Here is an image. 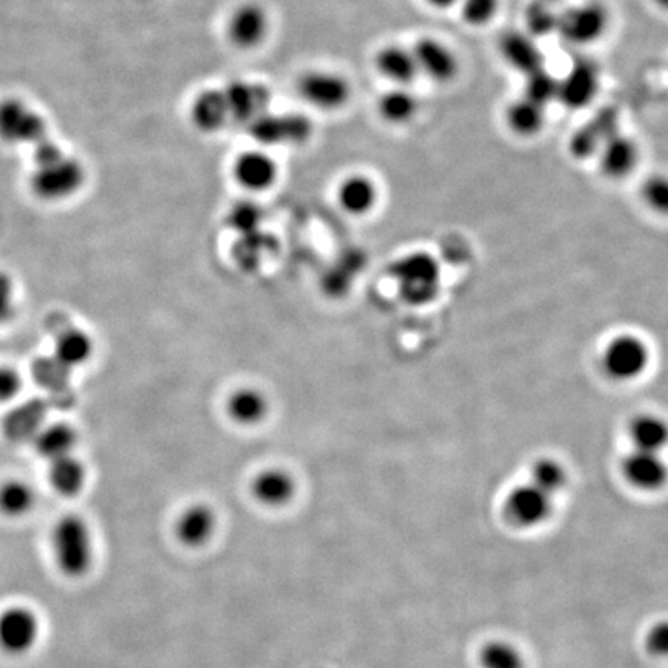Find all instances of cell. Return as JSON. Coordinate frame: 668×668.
Returning <instances> with one entry per match:
<instances>
[{"instance_id":"cell-25","label":"cell","mask_w":668,"mask_h":668,"mask_svg":"<svg viewBox=\"0 0 668 668\" xmlns=\"http://www.w3.org/2000/svg\"><path fill=\"white\" fill-rule=\"evenodd\" d=\"M378 113L384 123L390 126H403L415 118L418 113V101L409 90L396 87L379 96Z\"/></svg>"},{"instance_id":"cell-24","label":"cell","mask_w":668,"mask_h":668,"mask_svg":"<svg viewBox=\"0 0 668 668\" xmlns=\"http://www.w3.org/2000/svg\"><path fill=\"white\" fill-rule=\"evenodd\" d=\"M214 529V512L203 505L192 506L183 512L177 525L178 537L188 546H202L211 539Z\"/></svg>"},{"instance_id":"cell-43","label":"cell","mask_w":668,"mask_h":668,"mask_svg":"<svg viewBox=\"0 0 668 668\" xmlns=\"http://www.w3.org/2000/svg\"><path fill=\"white\" fill-rule=\"evenodd\" d=\"M668 644V631L665 624L658 625V627L651 630L650 636H648V647L656 655H664L667 651Z\"/></svg>"},{"instance_id":"cell-16","label":"cell","mask_w":668,"mask_h":668,"mask_svg":"<svg viewBox=\"0 0 668 668\" xmlns=\"http://www.w3.org/2000/svg\"><path fill=\"white\" fill-rule=\"evenodd\" d=\"M268 31V16L257 4L240 5L228 22V35L240 48L259 45Z\"/></svg>"},{"instance_id":"cell-27","label":"cell","mask_w":668,"mask_h":668,"mask_svg":"<svg viewBox=\"0 0 668 668\" xmlns=\"http://www.w3.org/2000/svg\"><path fill=\"white\" fill-rule=\"evenodd\" d=\"M545 120V107L532 103L525 96L512 103L506 112V124L519 137H536L545 127Z\"/></svg>"},{"instance_id":"cell-32","label":"cell","mask_w":668,"mask_h":668,"mask_svg":"<svg viewBox=\"0 0 668 668\" xmlns=\"http://www.w3.org/2000/svg\"><path fill=\"white\" fill-rule=\"evenodd\" d=\"M557 95H559V79L545 67L526 76L525 98L531 99L532 103L546 109V106L557 101Z\"/></svg>"},{"instance_id":"cell-5","label":"cell","mask_w":668,"mask_h":668,"mask_svg":"<svg viewBox=\"0 0 668 668\" xmlns=\"http://www.w3.org/2000/svg\"><path fill=\"white\" fill-rule=\"evenodd\" d=\"M607 28V10L597 2L576 5L557 16V33L574 45L593 44L604 36Z\"/></svg>"},{"instance_id":"cell-37","label":"cell","mask_w":668,"mask_h":668,"mask_svg":"<svg viewBox=\"0 0 668 668\" xmlns=\"http://www.w3.org/2000/svg\"><path fill=\"white\" fill-rule=\"evenodd\" d=\"M461 16L469 27H486L497 16L498 0H460Z\"/></svg>"},{"instance_id":"cell-11","label":"cell","mask_w":668,"mask_h":668,"mask_svg":"<svg viewBox=\"0 0 668 668\" xmlns=\"http://www.w3.org/2000/svg\"><path fill=\"white\" fill-rule=\"evenodd\" d=\"M416 69L430 81L447 84L457 76L458 59L443 42L435 38H421L412 48Z\"/></svg>"},{"instance_id":"cell-4","label":"cell","mask_w":668,"mask_h":668,"mask_svg":"<svg viewBox=\"0 0 668 668\" xmlns=\"http://www.w3.org/2000/svg\"><path fill=\"white\" fill-rule=\"evenodd\" d=\"M47 138V124L21 99L0 101V140L8 144H38Z\"/></svg>"},{"instance_id":"cell-28","label":"cell","mask_w":668,"mask_h":668,"mask_svg":"<svg viewBox=\"0 0 668 668\" xmlns=\"http://www.w3.org/2000/svg\"><path fill=\"white\" fill-rule=\"evenodd\" d=\"M50 463L52 466H50L48 478L55 491L64 497H75L86 483V471L81 461L73 455H67V457L58 458Z\"/></svg>"},{"instance_id":"cell-17","label":"cell","mask_w":668,"mask_h":668,"mask_svg":"<svg viewBox=\"0 0 668 668\" xmlns=\"http://www.w3.org/2000/svg\"><path fill=\"white\" fill-rule=\"evenodd\" d=\"M624 475L636 488L655 491L664 484L667 471L658 454L636 449L624 461Z\"/></svg>"},{"instance_id":"cell-21","label":"cell","mask_w":668,"mask_h":668,"mask_svg":"<svg viewBox=\"0 0 668 668\" xmlns=\"http://www.w3.org/2000/svg\"><path fill=\"white\" fill-rule=\"evenodd\" d=\"M296 484L288 472L268 469L257 475L253 484L254 497L266 506H283L293 498Z\"/></svg>"},{"instance_id":"cell-18","label":"cell","mask_w":668,"mask_h":668,"mask_svg":"<svg viewBox=\"0 0 668 668\" xmlns=\"http://www.w3.org/2000/svg\"><path fill=\"white\" fill-rule=\"evenodd\" d=\"M234 175L243 188L249 191H265L276 181L277 167L268 155L253 150L240 155L234 167Z\"/></svg>"},{"instance_id":"cell-14","label":"cell","mask_w":668,"mask_h":668,"mask_svg":"<svg viewBox=\"0 0 668 668\" xmlns=\"http://www.w3.org/2000/svg\"><path fill=\"white\" fill-rule=\"evenodd\" d=\"M599 166L605 177L622 180L636 169L639 163V147L630 137L616 132L600 147Z\"/></svg>"},{"instance_id":"cell-36","label":"cell","mask_w":668,"mask_h":668,"mask_svg":"<svg viewBox=\"0 0 668 668\" xmlns=\"http://www.w3.org/2000/svg\"><path fill=\"white\" fill-rule=\"evenodd\" d=\"M262 222V209L253 202H240L229 212V225L242 236L254 234Z\"/></svg>"},{"instance_id":"cell-12","label":"cell","mask_w":668,"mask_h":668,"mask_svg":"<svg viewBox=\"0 0 668 668\" xmlns=\"http://www.w3.org/2000/svg\"><path fill=\"white\" fill-rule=\"evenodd\" d=\"M222 92L228 106L229 118L249 123L260 113L268 112L270 90L260 84L234 81Z\"/></svg>"},{"instance_id":"cell-20","label":"cell","mask_w":668,"mask_h":668,"mask_svg":"<svg viewBox=\"0 0 668 668\" xmlns=\"http://www.w3.org/2000/svg\"><path fill=\"white\" fill-rule=\"evenodd\" d=\"M338 200L342 209L348 214H369L378 203V188L369 177L352 175L342 181Z\"/></svg>"},{"instance_id":"cell-29","label":"cell","mask_w":668,"mask_h":668,"mask_svg":"<svg viewBox=\"0 0 668 668\" xmlns=\"http://www.w3.org/2000/svg\"><path fill=\"white\" fill-rule=\"evenodd\" d=\"M93 352V342L86 331L72 328L59 336L55 345L56 359L65 367H78L89 361Z\"/></svg>"},{"instance_id":"cell-26","label":"cell","mask_w":668,"mask_h":668,"mask_svg":"<svg viewBox=\"0 0 668 668\" xmlns=\"http://www.w3.org/2000/svg\"><path fill=\"white\" fill-rule=\"evenodd\" d=\"M76 446V430L69 424H52L36 433L35 449L45 460L53 461L72 455Z\"/></svg>"},{"instance_id":"cell-13","label":"cell","mask_w":668,"mask_h":668,"mask_svg":"<svg viewBox=\"0 0 668 668\" xmlns=\"http://www.w3.org/2000/svg\"><path fill=\"white\" fill-rule=\"evenodd\" d=\"M617 132V112L614 109H604L597 112L593 120L580 127L570 141V152L577 160L597 155L605 141Z\"/></svg>"},{"instance_id":"cell-6","label":"cell","mask_w":668,"mask_h":668,"mask_svg":"<svg viewBox=\"0 0 668 668\" xmlns=\"http://www.w3.org/2000/svg\"><path fill=\"white\" fill-rule=\"evenodd\" d=\"M650 352L642 339L633 334L617 336L604 353V369L616 381H633L647 370Z\"/></svg>"},{"instance_id":"cell-38","label":"cell","mask_w":668,"mask_h":668,"mask_svg":"<svg viewBox=\"0 0 668 668\" xmlns=\"http://www.w3.org/2000/svg\"><path fill=\"white\" fill-rule=\"evenodd\" d=\"M282 120L285 143L300 144L311 137L313 124L307 116L299 115V113H287V115H282Z\"/></svg>"},{"instance_id":"cell-33","label":"cell","mask_w":668,"mask_h":668,"mask_svg":"<svg viewBox=\"0 0 668 668\" xmlns=\"http://www.w3.org/2000/svg\"><path fill=\"white\" fill-rule=\"evenodd\" d=\"M531 483L549 497H553L554 494L565 488V467L559 461L551 460V458L536 461L532 467Z\"/></svg>"},{"instance_id":"cell-3","label":"cell","mask_w":668,"mask_h":668,"mask_svg":"<svg viewBox=\"0 0 668 668\" xmlns=\"http://www.w3.org/2000/svg\"><path fill=\"white\" fill-rule=\"evenodd\" d=\"M53 549L61 571L78 577L86 573L93 559L89 528L79 517H64L53 532Z\"/></svg>"},{"instance_id":"cell-2","label":"cell","mask_w":668,"mask_h":668,"mask_svg":"<svg viewBox=\"0 0 668 668\" xmlns=\"http://www.w3.org/2000/svg\"><path fill=\"white\" fill-rule=\"evenodd\" d=\"M440 265L426 253L404 257L393 265L392 276L401 296L412 305H426L440 290Z\"/></svg>"},{"instance_id":"cell-10","label":"cell","mask_w":668,"mask_h":668,"mask_svg":"<svg viewBox=\"0 0 668 668\" xmlns=\"http://www.w3.org/2000/svg\"><path fill=\"white\" fill-rule=\"evenodd\" d=\"M39 638V621L33 611L11 607L0 614V648L10 655H24Z\"/></svg>"},{"instance_id":"cell-7","label":"cell","mask_w":668,"mask_h":668,"mask_svg":"<svg viewBox=\"0 0 668 668\" xmlns=\"http://www.w3.org/2000/svg\"><path fill=\"white\" fill-rule=\"evenodd\" d=\"M350 84L344 76L333 72L305 73L299 81V93L311 106L322 110H338L350 99Z\"/></svg>"},{"instance_id":"cell-30","label":"cell","mask_w":668,"mask_h":668,"mask_svg":"<svg viewBox=\"0 0 668 668\" xmlns=\"http://www.w3.org/2000/svg\"><path fill=\"white\" fill-rule=\"evenodd\" d=\"M36 494L21 480L5 481L0 486V512L7 517H22L35 508Z\"/></svg>"},{"instance_id":"cell-22","label":"cell","mask_w":668,"mask_h":668,"mask_svg":"<svg viewBox=\"0 0 668 668\" xmlns=\"http://www.w3.org/2000/svg\"><path fill=\"white\" fill-rule=\"evenodd\" d=\"M192 120L203 132L222 129L229 120L228 106L222 90H206L192 104Z\"/></svg>"},{"instance_id":"cell-39","label":"cell","mask_w":668,"mask_h":668,"mask_svg":"<svg viewBox=\"0 0 668 668\" xmlns=\"http://www.w3.org/2000/svg\"><path fill=\"white\" fill-rule=\"evenodd\" d=\"M526 22L529 28L528 35L536 38V36L548 35L551 31H556L557 16L543 5H532L526 14Z\"/></svg>"},{"instance_id":"cell-8","label":"cell","mask_w":668,"mask_h":668,"mask_svg":"<svg viewBox=\"0 0 668 668\" xmlns=\"http://www.w3.org/2000/svg\"><path fill=\"white\" fill-rule=\"evenodd\" d=\"M599 84L600 73L596 62L579 59L571 65L565 78L559 79L557 101H560L566 109H585L596 98Z\"/></svg>"},{"instance_id":"cell-31","label":"cell","mask_w":668,"mask_h":668,"mask_svg":"<svg viewBox=\"0 0 668 668\" xmlns=\"http://www.w3.org/2000/svg\"><path fill=\"white\" fill-rule=\"evenodd\" d=\"M630 433L636 449L645 452L658 454L667 441V426L656 416H639L631 424Z\"/></svg>"},{"instance_id":"cell-23","label":"cell","mask_w":668,"mask_h":668,"mask_svg":"<svg viewBox=\"0 0 668 668\" xmlns=\"http://www.w3.org/2000/svg\"><path fill=\"white\" fill-rule=\"evenodd\" d=\"M228 413L234 423L254 426L262 423L268 413V399L259 390L239 389L228 399Z\"/></svg>"},{"instance_id":"cell-34","label":"cell","mask_w":668,"mask_h":668,"mask_svg":"<svg viewBox=\"0 0 668 668\" xmlns=\"http://www.w3.org/2000/svg\"><path fill=\"white\" fill-rule=\"evenodd\" d=\"M483 668H525L522 655L517 648L506 642H491L481 650Z\"/></svg>"},{"instance_id":"cell-19","label":"cell","mask_w":668,"mask_h":668,"mask_svg":"<svg viewBox=\"0 0 668 668\" xmlns=\"http://www.w3.org/2000/svg\"><path fill=\"white\" fill-rule=\"evenodd\" d=\"M375 65L381 76L395 82L396 86L404 87L415 81L420 75L416 69L412 50L401 45H386L375 56Z\"/></svg>"},{"instance_id":"cell-40","label":"cell","mask_w":668,"mask_h":668,"mask_svg":"<svg viewBox=\"0 0 668 668\" xmlns=\"http://www.w3.org/2000/svg\"><path fill=\"white\" fill-rule=\"evenodd\" d=\"M644 197L648 205L656 211L664 212L668 206V185L664 177L650 178L645 183Z\"/></svg>"},{"instance_id":"cell-41","label":"cell","mask_w":668,"mask_h":668,"mask_svg":"<svg viewBox=\"0 0 668 668\" xmlns=\"http://www.w3.org/2000/svg\"><path fill=\"white\" fill-rule=\"evenodd\" d=\"M14 313V283L5 271H0V325L7 324Z\"/></svg>"},{"instance_id":"cell-35","label":"cell","mask_w":668,"mask_h":668,"mask_svg":"<svg viewBox=\"0 0 668 668\" xmlns=\"http://www.w3.org/2000/svg\"><path fill=\"white\" fill-rule=\"evenodd\" d=\"M249 130L254 140L271 146V144L285 143L283 135L282 116L273 115L271 112L260 113L253 121H249Z\"/></svg>"},{"instance_id":"cell-1","label":"cell","mask_w":668,"mask_h":668,"mask_svg":"<svg viewBox=\"0 0 668 668\" xmlns=\"http://www.w3.org/2000/svg\"><path fill=\"white\" fill-rule=\"evenodd\" d=\"M35 164L30 181L31 191L44 202H61L72 197L81 189L86 178L81 163L67 157L64 152Z\"/></svg>"},{"instance_id":"cell-44","label":"cell","mask_w":668,"mask_h":668,"mask_svg":"<svg viewBox=\"0 0 668 668\" xmlns=\"http://www.w3.org/2000/svg\"><path fill=\"white\" fill-rule=\"evenodd\" d=\"M426 2L430 7L446 10V8L454 7L460 0H426Z\"/></svg>"},{"instance_id":"cell-9","label":"cell","mask_w":668,"mask_h":668,"mask_svg":"<svg viewBox=\"0 0 668 668\" xmlns=\"http://www.w3.org/2000/svg\"><path fill=\"white\" fill-rule=\"evenodd\" d=\"M534 484H522L509 492L505 512L509 522L522 528H532L548 519L553 509V501Z\"/></svg>"},{"instance_id":"cell-42","label":"cell","mask_w":668,"mask_h":668,"mask_svg":"<svg viewBox=\"0 0 668 668\" xmlns=\"http://www.w3.org/2000/svg\"><path fill=\"white\" fill-rule=\"evenodd\" d=\"M21 387L22 381L19 373L7 365H0V403H8L11 399L16 398Z\"/></svg>"},{"instance_id":"cell-15","label":"cell","mask_w":668,"mask_h":668,"mask_svg":"<svg viewBox=\"0 0 668 668\" xmlns=\"http://www.w3.org/2000/svg\"><path fill=\"white\" fill-rule=\"evenodd\" d=\"M500 53L512 69L528 76L545 67V58L536 39L522 31H508L500 39Z\"/></svg>"}]
</instances>
